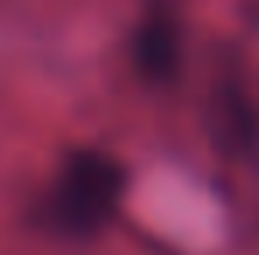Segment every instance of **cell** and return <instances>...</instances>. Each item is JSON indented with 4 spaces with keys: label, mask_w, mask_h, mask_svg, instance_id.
I'll return each instance as SVG.
<instances>
[{
    "label": "cell",
    "mask_w": 259,
    "mask_h": 255,
    "mask_svg": "<svg viewBox=\"0 0 259 255\" xmlns=\"http://www.w3.org/2000/svg\"><path fill=\"white\" fill-rule=\"evenodd\" d=\"M179 60H182V35L175 18L168 11H151L133 35L137 74L151 84H165L179 74Z\"/></svg>",
    "instance_id": "cell-2"
},
{
    "label": "cell",
    "mask_w": 259,
    "mask_h": 255,
    "mask_svg": "<svg viewBox=\"0 0 259 255\" xmlns=\"http://www.w3.org/2000/svg\"><path fill=\"white\" fill-rule=\"evenodd\" d=\"M126 168L105 150H74L56 171L46 192V220L56 234L91 238L98 234L123 203Z\"/></svg>",
    "instance_id": "cell-1"
}]
</instances>
